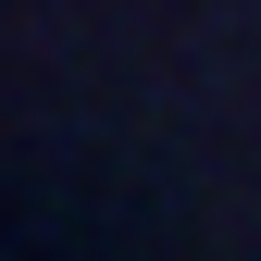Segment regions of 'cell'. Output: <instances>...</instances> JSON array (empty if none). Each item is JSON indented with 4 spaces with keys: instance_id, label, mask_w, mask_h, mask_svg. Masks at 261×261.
<instances>
[]
</instances>
